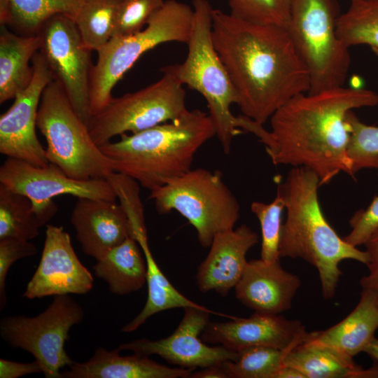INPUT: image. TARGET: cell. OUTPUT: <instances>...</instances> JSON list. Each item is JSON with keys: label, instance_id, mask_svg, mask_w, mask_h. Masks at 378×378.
<instances>
[{"label": "cell", "instance_id": "6da1fadb", "mask_svg": "<svg viewBox=\"0 0 378 378\" xmlns=\"http://www.w3.org/2000/svg\"><path fill=\"white\" fill-rule=\"evenodd\" d=\"M212 38L244 115L263 125L288 100L309 92L308 69L286 28L213 9Z\"/></svg>", "mask_w": 378, "mask_h": 378}, {"label": "cell", "instance_id": "7a4b0ae2", "mask_svg": "<svg viewBox=\"0 0 378 378\" xmlns=\"http://www.w3.org/2000/svg\"><path fill=\"white\" fill-rule=\"evenodd\" d=\"M378 104V94L343 86L296 95L271 116L274 144L267 151L275 165L304 167L328 184L340 172L352 177L346 154L349 111Z\"/></svg>", "mask_w": 378, "mask_h": 378}, {"label": "cell", "instance_id": "3957f363", "mask_svg": "<svg viewBox=\"0 0 378 378\" xmlns=\"http://www.w3.org/2000/svg\"><path fill=\"white\" fill-rule=\"evenodd\" d=\"M320 186L318 176L304 167H293L279 183L286 210L279 251L280 258H301L314 266L328 300L335 296L342 274L340 263L354 260L366 265L368 257L365 251L341 238L327 221L318 197Z\"/></svg>", "mask_w": 378, "mask_h": 378}, {"label": "cell", "instance_id": "277c9868", "mask_svg": "<svg viewBox=\"0 0 378 378\" xmlns=\"http://www.w3.org/2000/svg\"><path fill=\"white\" fill-rule=\"evenodd\" d=\"M216 135L208 113L186 110L175 119L99 146L114 172L150 191L191 169L198 150Z\"/></svg>", "mask_w": 378, "mask_h": 378}, {"label": "cell", "instance_id": "5b68a950", "mask_svg": "<svg viewBox=\"0 0 378 378\" xmlns=\"http://www.w3.org/2000/svg\"><path fill=\"white\" fill-rule=\"evenodd\" d=\"M192 3L193 19L186 58L181 64L162 69L206 99L209 115L225 153H230L233 138L244 131L255 135L266 148L271 147L272 136L263 125L244 115L235 116L231 112L230 106L237 104V96L214 44V8L208 0H192Z\"/></svg>", "mask_w": 378, "mask_h": 378}, {"label": "cell", "instance_id": "8992f818", "mask_svg": "<svg viewBox=\"0 0 378 378\" xmlns=\"http://www.w3.org/2000/svg\"><path fill=\"white\" fill-rule=\"evenodd\" d=\"M192 19V7L176 0H167L142 30L113 37L99 49L90 74L91 115L108 104L113 87L144 53L164 43H187Z\"/></svg>", "mask_w": 378, "mask_h": 378}, {"label": "cell", "instance_id": "52a82bcc", "mask_svg": "<svg viewBox=\"0 0 378 378\" xmlns=\"http://www.w3.org/2000/svg\"><path fill=\"white\" fill-rule=\"evenodd\" d=\"M36 127L46 139L48 160L69 177L106 179L114 172L111 160L94 143L88 125L54 79L42 93Z\"/></svg>", "mask_w": 378, "mask_h": 378}, {"label": "cell", "instance_id": "ba28073f", "mask_svg": "<svg viewBox=\"0 0 378 378\" xmlns=\"http://www.w3.org/2000/svg\"><path fill=\"white\" fill-rule=\"evenodd\" d=\"M150 192L157 211L178 212L195 227L205 248L217 233L234 228L239 218V202L218 170L190 169Z\"/></svg>", "mask_w": 378, "mask_h": 378}, {"label": "cell", "instance_id": "9c48e42d", "mask_svg": "<svg viewBox=\"0 0 378 378\" xmlns=\"http://www.w3.org/2000/svg\"><path fill=\"white\" fill-rule=\"evenodd\" d=\"M337 0H292L287 30L310 77L309 93L343 86L351 63L339 38Z\"/></svg>", "mask_w": 378, "mask_h": 378}, {"label": "cell", "instance_id": "30bf717a", "mask_svg": "<svg viewBox=\"0 0 378 378\" xmlns=\"http://www.w3.org/2000/svg\"><path fill=\"white\" fill-rule=\"evenodd\" d=\"M85 312L69 295H55L36 316H8L0 321V335L10 346L31 354L46 378H62L60 370L74 361L65 350L71 328L81 323Z\"/></svg>", "mask_w": 378, "mask_h": 378}, {"label": "cell", "instance_id": "8fae6325", "mask_svg": "<svg viewBox=\"0 0 378 378\" xmlns=\"http://www.w3.org/2000/svg\"><path fill=\"white\" fill-rule=\"evenodd\" d=\"M158 81L132 93L113 98L90 116L88 127L100 146L115 136L135 134L172 120L187 110L183 85L169 72Z\"/></svg>", "mask_w": 378, "mask_h": 378}, {"label": "cell", "instance_id": "7c38bea8", "mask_svg": "<svg viewBox=\"0 0 378 378\" xmlns=\"http://www.w3.org/2000/svg\"><path fill=\"white\" fill-rule=\"evenodd\" d=\"M0 184L31 201L41 227L56 214L57 206L52 199L57 196L117 199L107 179H74L55 164L35 166L13 158H7L0 167Z\"/></svg>", "mask_w": 378, "mask_h": 378}, {"label": "cell", "instance_id": "4fadbf2b", "mask_svg": "<svg viewBox=\"0 0 378 378\" xmlns=\"http://www.w3.org/2000/svg\"><path fill=\"white\" fill-rule=\"evenodd\" d=\"M40 53L53 79L63 88L80 118H90L91 50L83 43L74 20L63 14L48 19L38 32Z\"/></svg>", "mask_w": 378, "mask_h": 378}, {"label": "cell", "instance_id": "5bb4252c", "mask_svg": "<svg viewBox=\"0 0 378 378\" xmlns=\"http://www.w3.org/2000/svg\"><path fill=\"white\" fill-rule=\"evenodd\" d=\"M183 309L181 322L168 337L158 340L136 339L121 344L117 349L146 356L158 355L168 363L192 370L236 358L237 352L221 345L209 346L202 339V332L209 322V315L217 313L204 306Z\"/></svg>", "mask_w": 378, "mask_h": 378}, {"label": "cell", "instance_id": "9a60e30c", "mask_svg": "<svg viewBox=\"0 0 378 378\" xmlns=\"http://www.w3.org/2000/svg\"><path fill=\"white\" fill-rule=\"evenodd\" d=\"M31 62L34 74L30 83L0 116V153L35 166H46L50 162L36 133V119L42 93L53 77L39 51Z\"/></svg>", "mask_w": 378, "mask_h": 378}, {"label": "cell", "instance_id": "2e32d148", "mask_svg": "<svg viewBox=\"0 0 378 378\" xmlns=\"http://www.w3.org/2000/svg\"><path fill=\"white\" fill-rule=\"evenodd\" d=\"M45 234L40 262L22 297L32 300L89 293L94 278L77 256L70 235L62 227L48 224Z\"/></svg>", "mask_w": 378, "mask_h": 378}, {"label": "cell", "instance_id": "e0dca14e", "mask_svg": "<svg viewBox=\"0 0 378 378\" xmlns=\"http://www.w3.org/2000/svg\"><path fill=\"white\" fill-rule=\"evenodd\" d=\"M308 332L299 320L281 314L254 312L248 318H232L226 322H209L202 334L206 343L221 345L237 352L255 346L280 349L303 342Z\"/></svg>", "mask_w": 378, "mask_h": 378}, {"label": "cell", "instance_id": "ac0fdd59", "mask_svg": "<svg viewBox=\"0 0 378 378\" xmlns=\"http://www.w3.org/2000/svg\"><path fill=\"white\" fill-rule=\"evenodd\" d=\"M258 241V235L245 224L217 233L208 255L197 269L199 290L226 296L242 276L248 262V251Z\"/></svg>", "mask_w": 378, "mask_h": 378}, {"label": "cell", "instance_id": "d6986e66", "mask_svg": "<svg viewBox=\"0 0 378 378\" xmlns=\"http://www.w3.org/2000/svg\"><path fill=\"white\" fill-rule=\"evenodd\" d=\"M77 199L70 221L85 254L97 260L132 237L127 217L115 201Z\"/></svg>", "mask_w": 378, "mask_h": 378}, {"label": "cell", "instance_id": "ffe728a7", "mask_svg": "<svg viewBox=\"0 0 378 378\" xmlns=\"http://www.w3.org/2000/svg\"><path fill=\"white\" fill-rule=\"evenodd\" d=\"M301 281L284 270L280 259L248 261L241 278L234 287L237 299L255 312L281 314L290 309Z\"/></svg>", "mask_w": 378, "mask_h": 378}, {"label": "cell", "instance_id": "44dd1931", "mask_svg": "<svg viewBox=\"0 0 378 378\" xmlns=\"http://www.w3.org/2000/svg\"><path fill=\"white\" fill-rule=\"evenodd\" d=\"M62 372V378H186L192 370L171 368L133 354L122 356L116 349L108 351L97 347L85 362H74Z\"/></svg>", "mask_w": 378, "mask_h": 378}, {"label": "cell", "instance_id": "7402d4cb", "mask_svg": "<svg viewBox=\"0 0 378 378\" xmlns=\"http://www.w3.org/2000/svg\"><path fill=\"white\" fill-rule=\"evenodd\" d=\"M377 329L378 293L362 288L357 305L347 316L328 329L308 332L305 340L354 358L364 352Z\"/></svg>", "mask_w": 378, "mask_h": 378}, {"label": "cell", "instance_id": "603a6c76", "mask_svg": "<svg viewBox=\"0 0 378 378\" xmlns=\"http://www.w3.org/2000/svg\"><path fill=\"white\" fill-rule=\"evenodd\" d=\"M39 35H18L1 25L0 103L14 99L30 83L33 66L29 62L39 51Z\"/></svg>", "mask_w": 378, "mask_h": 378}, {"label": "cell", "instance_id": "cb8c5ba5", "mask_svg": "<svg viewBox=\"0 0 378 378\" xmlns=\"http://www.w3.org/2000/svg\"><path fill=\"white\" fill-rule=\"evenodd\" d=\"M92 268L94 275L104 281L110 291L117 295L136 292L146 283V258L132 237L96 260Z\"/></svg>", "mask_w": 378, "mask_h": 378}, {"label": "cell", "instance_id": "d4e9b609", "mask_svg": "<svg viewBox=\"0 0 378 378\" xmlns=\"http://www.w3.org/2000/svg\"><path fill=\"white\" fill-rule=\"evenodd\" d=\"M284 365L295 368L304 378H359L363 369L353 358L307 340L287 354Z\"/></svg>", "mask_w": 378, "mask_h": 378}, {"label": "cell", "instance_id": "484cf974", "mask_svg": "<svg viewBox=\"0 0 378 378\" xmlns=\"http://www.w3.org/2000/svg\"><path fill=\"white\" fill-rule=\"evenodd\" d=\"M80 3L81 0H0V23L10 25L24 35L37 34L55 15L74 20Z\"/></svg>", "mask_w": 378, "mask_h": 378}, {"label": "cell", "instance_id": "4316f807", "mask_svg": "<svg viewBox=\"0 0 378 378\" xmlns=\"http://www.w3.org/2000/svg\"><path fill=\"white\" fill-rule=\"evenodd\" d=\"M147 265L148 296L141 311L120 331L131 332L142 326L150 316L164 310L202 305L181 294L169 282L156 263L148 241L140 244Z\"/></svg>", "mask_w": 378, "mask_h": 378}, {"label": "cell", "instance_id": "83f0119b", "mask_svg": "<svg viewBox=\"0 0 378 378\" xmlns=\"http://www.w3.org/2000/svg\"><path fill=\"white\" fill-rule=\"evenodd\" d=\"M120 0H81L74 18L85 46L98 51L113 37Z\"/></svg>", "mask_w": 378, "mask_h": 378}, {"label": "cell", "instance_id": "f1b7e54d", "mask_svg": "<svg viewBox=\"0 0 378 378\" xmlns=\"http://www.w3.org/2000/svg\"><path fill=\"white\" fill-rule=\"evenodd\" d=\"M337 32L349 48L367 45L378 49V0H351L338 18Z\"/></svg>", "mask_w": 378, "mask_h": 378}, {"label": "cell", "instance_id": "f546056e", "mask_svg": "<svg viewBox=\"0 0 378 378\" xmlns=\"http://www.w3.org/2000/svg\"><path fill=\"white\" fill-rule=\"evenodd\" d=\"M41 227L31 201L0 184V239L30 241L39 234Z\"/></svg>", "mask_w": 378, "mask_h": 378}, {"label": "cell", "instance_id": "4dcf8cb0", "mask_svg": "<svg viewBox=\"0 0 378 378\" xmlns=\"http://www.w3.org/2000/svg\"><path fill=\"white\" fill-rule=\"evenodd\" d=\"M292 349L251 346L237 351L234 360H226L221 366L227 378H275Z\"/></svg>", "mask_w": 378, "mask_h": 378}, {"label": "cell", "instance_id": "1f68e13d", "mask_svg": "<svg viewBox=\"0 0 378 378\" xmlns=\"http://www.w3.org/2000/svg\"><path fill=\"white\" fill-rule=\"evenodd\" d=\"M347 119L350 125V137L346 154L351 164L352 178L362 169H378V126L361 122L349 111Z\"/></svg>", "mask_w": 378, "mask_h": 378}, {"label": "cell", "instance_id": "d6a6232c", "mask_svg": "<svg viewBox=\"0 0 378 378\" xmlns=\"http://www.w3.org/2000/svg\"><path fill=\"white\" fill-rule=\"evenodd\" d=\"M285 209L284 198L277 191L274 200L268 204L253 202L252 213L258 219L262 235L260 258L265 261L279 260V241L282 227V212Z\"/></svg>", "mask_w": 378, "mask_h": 378}, {"label": "cell", "instance_id": "836d02e7", "mask_svg": "<svg viewBox=\"0 0 378 378\" xmlns=\"http://www.w3.org/2000/svg\"><path fill=\"white\" fill-rule=\"evenodd\" d=\"M106 179L127 217L132 237L138 244L147 240L144 206L140 198V184L132 178L117 172H113Z\"/></svg>", "mask_w": 378, "mask_h": 378}, {"label": "cell", "instance_id": "e575fe53", "mask_svg": "<svg viewBox=\"0 0 378 378\" xmlns=\"http://www.w3.org/2000/svg\"><path fill=\"white\" fill-rule=\"evenodd\" d=\"M292 0H227L230 13L244 21L287 28Z\"/></svg>", "mask_w": 378, "mask_h": 378}, {"label": "cell", "instance_id": "d590c367", "mask_svg": "<svg viewBox=\"0 0 378 378\" xmlns=\"http://www.w3.org/2000/svg\"><path fill=\"white\" fill-rule=\"evenodd\" d=\"M164 1L120 0L113 37L128 36L142 30Z\"/></svg>", "mask_w": 378, "mask_h": 378}, {"label": "cell", "instance_id": "8d00e7d4", "mask_svg": "<svg viewBox=\"0 0 378 378\" xmlns=\"http://www.w3.org/2000/svg\"><path fill=\"white\" fill-rule=\"evenodd\" d=\"M36 246L28 240L7 237L0 239V309L6 303V280L12 265L18 260L34 255Z\"/></svg>", "mask_w": 378, "mask_h": 378}, {"label": "cell", "instance_id": "74e56055", "mask_svg": "<svg viewBox=\"0 0 378 378\" xmlns=\"http://www.w3.org/2000/svg\"><path fill=\"white\" fill-rule=\"evenodd\" d=\"M350 232L343 239L350 245H365L378 230V195L365 209L357 211L349 220Z\"/></svg>", "mask_w": 378, "mask_h": 378}, {"label": "cell", "instance_id": "f35d334b", "mask_svg": "<svg viewBox=\"0 0 378 378\" xmlns=\"http://www.w3.org/2000/svg\"><path fill=\"white\" fill-rule=\"evenodd\" d=\"M368 261V274L363 276L360 284L362 288H369L378 293V230L365 243Z\"/></svg>", "mask_w": 378, "mask_h": 378}, {"label": "cell", "instance_id": "ab89813d", "mask_svg": "<svg viewBox=\"0 0 378 378\" xmlns=\"http://www.w3.org/2000/svg\"><path fill=\"white\" fill-rule=\"evenodd\" d=\"M42 372L38 362L20 363L0 359V378H18L28 374Z\"/></svg>", "mask_w": 378, "mask_h": 378}, {"label": "cell", "instance_id": "60d3db41", "mask_svg": "<svg viewBox=\"0 0 378 378\" xmlns=\"http://www.w3.org/2000/svg\"><path fill=\"white\" fill-rule=\"evenodd\" d=\"M227 378L223 368L220 365H215L201 368L200 370L191 372L189 378Z\"/></svg>", "mask_w": 378, "mask_h": 378}, {"label": "cell", "instance_id": "b9f144b4", "mask_svg": "<svg viewBox=\"0 0 378 378\" xmlns=\"http://www.w3.org/2000/svg\"><path fill=\"white\" fill-rule=\"evenodd\" d=\"M275 378H304V377L295 368L284 365L277 372Z\"/></svg>", "mask_w": 378, "mask_h": 378}, {"label": "cell", "instance_id": "7bdbcfd3", "mask_svg": "<svg viewBox=\"0 0 378 378\" xmlns=\"http://www.w3.org/2000/svg\"><path fill=\"white\" fill-rule=\"evenodd\" d=\"M364 353L367 354L374 362L378 363V338L372 339L365 348Z\"/></svg>", "mask_w": 378, "mask_h": 378}, {"label": "cell", "instance_id": "ee69618b", "mask_svg": "<svg viewBox=\"0 0 378 378\" xmlns=\"http://www.w3.org/2000/svg\"><path fill=\"white\" fill-rule=\"evenodd\" d=\"M374 55L378 57V49H372Z\"/></svg>", "mask_w": 378, "mask_h": 378}]
</instances>
